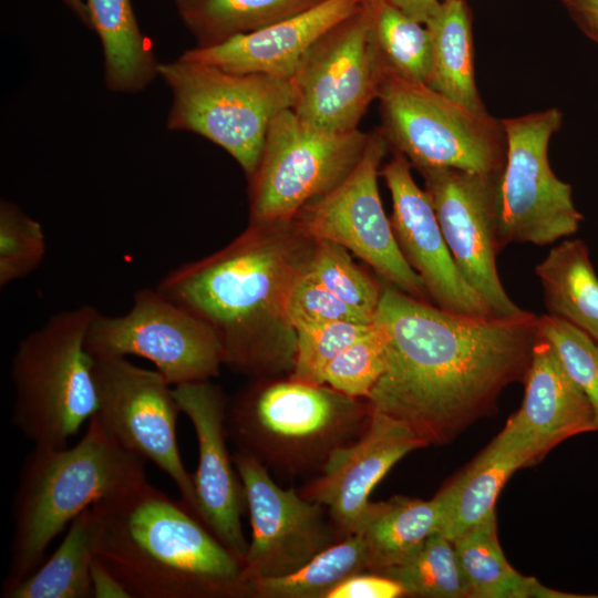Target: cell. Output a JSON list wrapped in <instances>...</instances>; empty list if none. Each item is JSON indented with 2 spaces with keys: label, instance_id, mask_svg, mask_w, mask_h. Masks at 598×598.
Here are the masks:
<instances>
[{
  "label": "cell",
  "instance_id": "cell-1",
  "mask_svg": "<svg viewBox=\"0 0 598 598\" xmlns=\"http://www.w3.org/2000/svg\"><path fill=\"white\" fill-rule=\"evenodd\" d=\"M374 322L386 339L385 370L367 401L424 444L451 442L493 414L501 392L523 381L538 340V316H468L389 285Z\"/></svg>",
  "mask_w": 598,
  "mask_h": 598
},
{
  "label": "cell",
  "instance_id": "cell-2",
  "mask_svg": "<svg viewBox=\"0 0 598 598\" xmlns=\"http://www.w3.org/2000/svg\"><path fill=\"white\" fill-rule=\"evenodd\" d=\"M291 220L251 224L205 258L169 270L156 288L217 334L224 363L256 377L289 372L296 331L286 299L307 266Z\"/></svg>",
  "mask_w": 598,
  "mask_h": 598
},
{
  "label": "cell",
  "instance_id": "cell-3",
  "mask_svg": "<svg viewBox=\"0 0 598 598\" xmlns=\"http://www.w3.org/2000/svg\"><path fill=\"white\" fill-rule=\"evenodd\" d=\"M91 509L94 559L130 598L250 597L243 563L147 480Z\"/></svg>",
  "mask_w": 598,
  "mask_h": 598
},
{
  "label": "cell",
  "instance_id": "cell-4",
  "mask_svg": "<svg viewBox=\"0 0 598 598\" xmlns=\"http://www.w3.org/2000/svg\"><path fill=\"white\" fill-rule=\"evenodd\" d=\"M146 480L144 460L125 450L95 415L73 446L33 445L12 502L10 559L0 596L42 563L54 537L95 503Z\"/></svg>",
  "mask_w": 598,
  "mask_h": 598
},
{
  "label": "cell",
  "instance_id": "cell-5",
  "mask_svg": "<svg viewBox=\"0 0 598 598\" xmlns=\"http://www.w3.org/2000/svg\"><path fill=\"white\" fill-rule=\"evenodd\" d=\"M370 415L368 401L289 379L243 393L228 408L227 431L239 451L295 476L321 471L332 452L362 434Z\"/></svg>",
  "mask_w": 598,
  "mask_h": 598
},
{
  "label": "cell",
  "instance_id": "cell-6",
  "mask_svg": "<svg viewBox=\"0 0 598 598\" xmlns=\"http://www.w3.org/2000/svg\"><path fill=\"white\" fill-rule=\"evenodd\" d=\"M99 311H59L18 343L11 360L13 425L33 445L66 446L97 412L93 358L85 348Z\"/></svg>",
  "mask_w": 598,
  "mask_h": 598
},
{
  "label": "cell",
  "instance_id": "cell-7",
  "mask_svg": "<svg viewBox=\"0 0 598 598\" xmlns=\"http://www.w3.org/2000/svg\"><path fill=\"white\" fill-rule=\"evenodd\" d=\"M158 75L172 92L167 128L220 146L250 179L272 118L292 106L291 79L231 73L182 58L159 63Z\"/></svg>",
  "mask_w": 598,
  "mask_h": 598
},
{
  "label": "cell",
  "instance_id": "cell-8",
  "mask_svg": "<svg viewBox=\"0 0 598 598\" xmlns=\"http://www.w3.org/2000/svg\"><path fill=\"white\" fill-rule=\"evenodd\" d=\"M382 133L419 172L456 168L492 174L506 162L502 121L474 112L426 84L383 72Z\"/></svg>",
  "mask_w": 598,
  "mask_h": 598
},
{
  "label": "cell",
  "instance_id": "cell-9",
  "mask_svg": "<svg viewBox=\"0 0 598 598\" xmlns=\"http://www.w3.org/2000/svg\"><path fill=\"white\" fill-rule=\"evenodd\" d=\"M370 133L329 132L291 109L271 121L258 168L250 178V223L291 220L310 200L326 195L354 169Z\"/></svg>",
  "mask_w": 598,
  "mask_h": 598
},
{
  "label": "cell",
  "instance_id": "cell-10",
  "mask_svg": "<svg viewBox=\"0 0 598 598\" xmlns=\"http://www.w3.org/2000/svg\"><path fill=\"white\" fill-rule=\"evenodd\" d=\"M558 109L502 120L506 162L498 193L501 248L529 243L545 246L574 235L582 220L571 186L559 179L548 159L551 136L560 128Z\"/></svg>",
  "mask_w": 598,
  "mask_h": 598
},
{
  "label": "cell",
  "instance_id": "cell-11",
  "mask_svg": "<svg viewBox=\"0 0 598 598\" xmlns=\"http://www.w3.org/2000/svg\"><path fill=\"white\" fill-rule=\"evenodd\" d=\"M85 348L92 358L146 359L173 386L210 380L224 363L216 332L156 287L135 291L123 315L99 312Z\"/></svg>",
  "mask_w": 598,
  "mask_h": 598
},
{
  "label": "cell",
  "instance_id": "cell-12",
  "mask_svg": "<svg viewBox=\"0 0 598 598\" xmlns=\"http://www.w3.org/2000/svg\"><path fill=\"white\" fill-rule=\"evenodd\" d=\"M383 72L372 10L363 4L306 52L291 78V110L320 130H357L370 103L378 99Z\"/></svg>",
  "mask_w": 598,
  "mask_h": 598
},
{
  "label": "cell",
  "instance_id": "cell-13",
  "mask_svg": "<svg viewBox=\"0 0 598 598\" xmlns=\"http://www.w3.org/2000/svg\"><path fill=\"white\" fill-rule=\"evenodd\" d=\"M389 147L381 130L371 132L362 158L348 177L307 203L292 221L303 236L344 247L391 286L430 301L420 276L399 248L380 198L378 176Z\"/></svg>",
  "mask_w": 598,
  "mask_h": 598
},
{
  "label": "cell",
  "instance_id": "cell-14",
  "mask_svg": "<svg viewBox=\"0 0 598 598\" xmlns=\"http://www.w3.org/2000/svg\"><path fill=\"white\" fill-rule=\"evenodd\" d=\"M97 412L107 432L125 450L150 461L175 484L181 502L198 517L193 476L177 444L179 405L174 386L156 370L126 358H93ZM199 518V517H198Z\"/></svg>",
  "mask_w": 598,
  "mask_h": 598
},
{
  "label": "cell",
  "instance_id": "cell-15",
  "mask_svg": "<svg viewBox=\"0 0 598 598\" xmlns=\"http://www.w3.org/2000/svg\"><path fill=\"white\" fill-rule=\"evenodd\" d=\"M503 172V171H502ZM502 172L482 174L456 168L421 171L444 239L467 285L494 317L526 312L506 293L496 266L498 193Z\"/></svg>",
  "mask_w": 598,
  "mask_h": 598
},
{
  "label": "cell",
  "instance_id": "cell-16",
  "mask_svg": "<svg viewBox=\"0 0 598 598\" xmlns=\"http://www.w3.org/2000/svg\"><path fill=\"white\" fill-rule=\"evenodd\" d=\"M240 476L251 539L243 563V580L291 574L338 540L326 523L323 506L293 488L283 489L270 477L268 467L249 453L233 454ZM250 591V590H249Z\"/></svg>",
  "mask_w": 598,
  "mask_h": 598
},
{
  "label": "cell",
  "instance_id": "cell-17",
  "mask_svg": "<svg viewBox=\"0 0 598 598\" xmlns=\"http://www.w3.org/2000/svg\"><path fill=\"white\" fill-rule=\"evenodd\" d=\"M174 395L197 439L198 463L192 476L198 517L244 563L248 549L241 527L246 499L226 443L227 400L209 380L175 385Z\"/></svg>",
  "mask_w": 598,
  "mask_h": 598
},
{
  "label": "cell",
  "instance_id": "cell-18",
  "mask_svg": "<svg viewBox=\"0 0 598 598\" xmlns=\"http://www.w3.org/2000/svg\"><path fill=\"white\" fill-rule=\"evenodd\" d=\"M391 194V225L401 252L420 276L436 307L468 316L494 317L458 271L440 227L432 200L413 179L410 162L400 153L381 168Z\"/></svg>",
  "mask_w": 598,
  "mask_h": 598
},
{
  "label": "cell",
  "instance_id": "cell-19",
  "mask_svg": "<svg viewBox=\"0 0 598 598\" xmlns=\"http://www.w3.org/2000/svg\"><path fill=\"white\" fill-rule=\"evenodd\" d=\"M424 446L405 424L371 408L362 434L331 453L302 496L328 509L342 537L355 534L370 509L375 485L404 455Z\"/></svg>",
  "mask_w": 598,
  "mask_h": 598
},
{
  "label": "cell",
  "instance_id": "cell-20",
  "mask_svg": "<svg viewBox=\"0 0 598 598\" xmlns=\"http://www.w3.org/2000/svg\"><path fill=\"white\" fill-rule=\"evenodd\" d=\"M523 381V403L501 434L524 454L528 465L571 436L596 432L588 398L540 334Z\"/></svg>",
  "mask_w": 598,
  "mask_h": 598
},
{
  "label": "cell",
  "instance_id": "cell-21",
  "mask_svg": "<svg viewBox=\"0 0 598 598\" xmlns=\"http://www.w3.org/2000/svg\"><path fill=\"white\" fill-rule=\"evenodd\" d=\"M362 6L360 0H324L299 14L223 43L187 50L179 58L231 73L291 79L310 47Z\"/></svg>",
  "mask_w": 598,
  "mask_h": 598
},
{
  "label": "cell",
  "instance_id": "cell-22",
  "mask_svg": "<svg viewBox=\"0 0 598 598\" xmlns=\"http://www.w3.org/2000/svg\"><path fill=\"white\" fill-rule=\"evenodd\" d=\"M103 51L104 80L115 93L143 91L158 75L151 41L142 33L130 0H85Z\"/></svg>",
  "mask_w": 598,
  "mask_h": 598
},
{
  "label": "cell",
  "instance_id": "cell-23",
  "mask_svg": "<svg viewBox=\"0 0 598 598\" xmlns=\"http://www.w3.org/2000/svg\"><path fill=\"white\" fill-rule=\"evenodd\" d=\"M442 514L439 494L430 501L394 496L371 503L357 532L367 547L368 571L382 574L408 559L439 532Z\"/></svg>",
  "mask_w": 598,
  "mask_h": 598
},
{
  "label": "cell",
  "instance_id": "cell-24",
  "mask_svg": "<svg viewBox=\"0 0 598 598\" xmlns=\"http://www.w3.org/2000/svg\"><path fill=\"white\" fill-rule=\"evenodd\" d=\"M526 466L518 452L494 439L437 493L443 506L437 533L453 542L476 525L495 509L497 496L512 474Z\"/></svg>",
  "mask_w": 598,
  "mask_h": 598
},
{
  "label": "cell",
  "instance_id": "cell-25",
  "mask_svg": "<svg viewBox=\"0 0 598 598\" xmlns=\"http://www.w3.org/2000/svg\"><path fill=\"white\" fill-rule=\"evenodd\" d=\"M548 315L560 318L598 342V277L581 239L553 247L535 268Z\"/></svg>",
  "mask_w": 598,
  "mask_h": 598
},
{
  "label": "cell",
  "instance_id": "cell-26",
  "mask_svg": "<svg viewBox=\"0 0 598 598\" xmlns=\"http://www.w3.org/2000/svg\"><path fill=\"white\" fill-rule=\"evenodd\" d=\"M432 42L429 86L455 102L486 113L474 73L472 13L465 0H442L424 24Z\"/></svg>",
  "mask_w": 598,
  "mask_h": 598
},
{
  "label": "cell",
  "instance_id": "cell-27",
  "mask_svg": "<svg viewBox=\"0 0 598 598\" xmlns=\"http://www.w3.org/2000/svg\"><path fill=\"white\" fill-rule=\"evenodd\" d=\"M453 545L473 598H570L515 570L501 548L495 509L458 535Z\"/></svg>",
  "mask_w": 598,
  "mask_h": 598
},
{
  "label": "cell",
  "instance_id": "cell-28",
  "mask_svg": "<svg viewBox=\"0 0 598 598\" xmlns=\"http://www.w3.org/2000/svg\"><path fill=\"white\" fill-rule=\"evenodd\" d=\"M324 0H174L197 47L223 43L292 16Z\"/></svg>",
  "mask_w": 598,
  "mask_h": 598
},
{
  "label": "cell",
  "instance_id": "cell-29",
  "mask_svg": "<svg viewBox=\"0 0 598 598\" xmlns=\"http://www.w3.org/2000/svg\"><path fill=\"white\" fill-rule=\"evenodd\" d=\"M91 507L79 514L53 554L6 598H90L94 563Z\"/></svg>",
  "mask_w": 598,
  "mask_h": 598
},
{
  "label": "cell",
  "instance_id": "cell-30",
  "mask_svg": "<svg viewBox=\"0 0 598 598\" xmlns=\"http://www.w3.org/2000/svg\"><path fill=\"white\" fill-rule=\"evenodd\" d=\"M368 571V551L359 533L329 546L298 570L249 584L250 597L327 598L347 578Z\"/></svg>",
  "mask_w": 598,
  "mask_h": 598
},
{
  "label": "cell",
  "instance_id": "cell-31",
  "mask_svg": "<svg viewBox=\"0 0 598 598\" xmlns=\"http://www.w3.org/2000/svg\"><path fill=\"white\" fill-rule=\"evenodd\" d=\"M371 10L373 37L384 70L427 85L432 74V42L426 27L388 0Z\"/></svg>",
  "mask_w": 598,
  "mask_h": 598
},
{
  "label": "cell",
  "instance_id": "cell-32",
  "mask_svg": "<svg viewBox=\"0 0 598 598\" xmlns=\"http://www.w3.org/2000/svg\"><path fill=\"white\" fill-rule=\"evenodd\" d=\"M381 575L396 580L406 596L468 597L466 580L453 542L440 533L432 534L408 559Z\"/></svg>",
  "mask_w": 598,
  "mask_h": 598
},
{
  "label": "cell",
  "instance_id": "cell-33",
  "mask_svg": "<svg viewBox=\"0 0 598 598\" xmlns=\"http://www.w3.org/2000/svg\"><path fill=\"white\" fill-rule=\"evenodd\" d=\"M307 269L337 298L374 321L382 289L351 259L348 250L329 240H316Z\"/></svg>",
  "mask_w": 598,
  "mask_h": 598
},
{
  "label": "cell",
  "instance_id": "cell-34",
  "mask_svg": "<svg viewBox=\"0 0 598 598\" xmlns=\"http://www.w3.org/2000/svg\"><path fill=\"white\" fill-rule=\"evenodd\" d=\"M385 365V334L373 321L369 331L330 362L323 383L344 395L367 400L382 377Z\"/></svg>",
  "mask_w": 598,
  "mask_h": 598
},
{
  "label": "cell",
  "instance_id": "cell-35",
  "mask_svg": "<svg viewBox=\"0 0 598 598\" xmlns=\"http://www.w3.org/2000/svg\"><path fill=\"white\" fill-rule=\"evenodd\" d=\"M47 240L42 225L18 205L0 202V287L24 278L42 264Z\"/></svg>",
  "mask_w": 598,
  "mask_h": 598
},
{
  "label": "cell",
  "instance_id": "cell-36",
  "mask_svg": "<svg viewBox=\"0 0 598 598\" xmlns=\"http://www.w3.org/2000/svg\"><path fill=\"white\" fill-rule=\"evenodd\" d=\"M538 332L553 346L568 375L588 398L598 432V342L548 313L538 317Z\"/></svg>",
  "mask_w": 598,
  "mask_h": 598
},
{
  "label": "cell",
  "instance_id": "cell-37",
  "mask_svg": "<svg viewBox=\"0 0 598 598\" xmlns=\"http://www.w3.org/2000/svg\"><path fill=\"white\" fill-rule=\"evenodd\" d=\"M372 324L329 322L296 330V359L289 379L324 384L323 377L330 362Z\"/></svg>",
  "mask_w": 598,
  "mask_h": 598
},
{
  "label": "cell",
  "instance_id": "cell-38",
  "mask_svg": "<svg viewBox=\"0 0 598 598\" xmlns=\"http://www.w3.org/2000/svg\"><path fill=\"white\" fill-rule=\"evenodd\" d=\"M286 315L295 331L329 322L373 323L337 298L307 266L291 283L286 299Z\"/></svg>",
  "mask_w": 598,
  "mask_h": 598
},
{
  "label": "cell",
  "instance_id": "cell-39",
  "mask_svg": "<svg viewBox=\"0 0 598 598\" xmlns=\"http://www.w3.org/2000/svg\"><path fill=\"white\" fill-rule=\"evenodd\" d=\"M355 574L337 587L327 598H398L406 596L403 587L394 579L371 573Z\"/></svg>",
  "mask_w": 598,
  "mask_h": 598
},
{
  "label": "cell",
  "instance_id": "cell-40",
  "mask_svg": "<svg viewBox=\"0 0 598 598\" xmlns=\"http://www.w3.org/2000/svg\"><path fill=\"white\" fill-rule=\"evenodd\" d=\"M579 30L598 43V0H561Z\"/></svg>",
  "mask_w": 598,
  "mask_h": 598
},
{
  "label": "cell",
  "instance_id": "cell-41",
  "mask_svg": "<svg viewBox=\"0 0 598 598\" xmlns=\"http://www.w3.org/2000/svg\"><path fill=\"white\" fill-rule=\"evenodd\" d=\"M91 588L94 598L128 597L121 584L95 559L91 570Z\"/></svg>",
  "mask_w": 598,
  "mask_h": 598
},
{
  "label": "cell",
  "instance_id": "cell-42",
  "mask_svg": "<svg viewBox=\"0 0 598 598\" xmlns=\"http://www.w3.org/2000/svg\"><path fill=\"white\" fill-rule=\"evenodd\" d=\"M415 21L425 24L441 6V0H388Z\"/></svg>",
  "mask_w": 598,
  "mask_h": 598
},
{
  "label": "cell",
  "instance_id": "cell-43",
  "mask_svg": "<svg viewBox=\"0 0 598 598\" xmlns=\"http://www.w3.org/2000/svg\"><path fill=\"white\" fill-rule=\"evenodd\" d=\"M63 3L84 23L92 29L91 18L85 0H62Z\"/></svg>",
  "mask_w": 598,
  "mask_h": 598
},
{
  "label": "cell",
  "instance_id": "cell-44",
  "mask_svg": "<svg viewBox=\"0 0 598 598\" xmlns=\"http://www.w3.org/2000/svg\"><path fill=\"white\" fill-rule=\"evenodd\" d=\"M382 0H360V2L364 6H368V7H374L377 6L378 3H380Z\"/></svg>",
  "mask_w": 598,
  "mask_h": 598
}]
</instances>
